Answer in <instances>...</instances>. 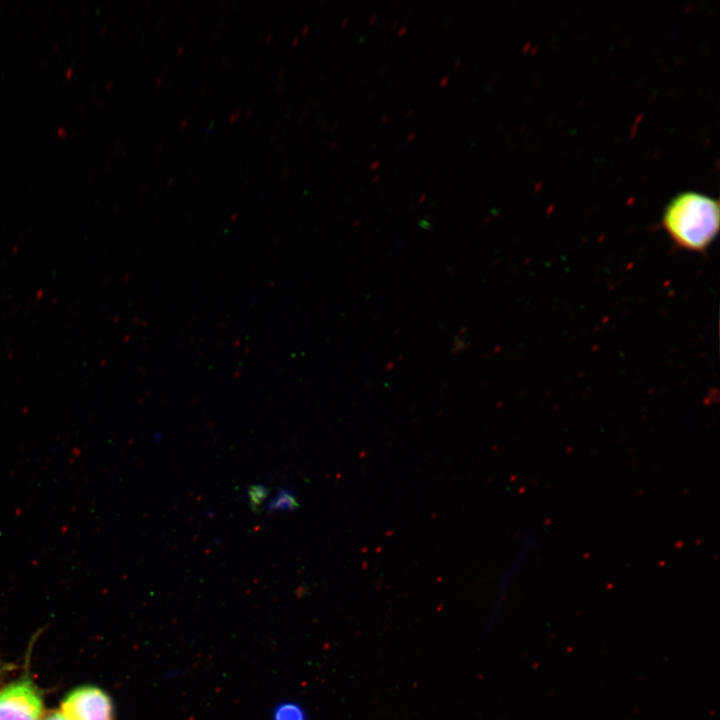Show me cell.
<instances>
[{
    "instance_id": "cell-2",
    "label": "cell",
    "mask_w": 720,
    "mask_h": 720,
    "mask_svg": "<svg viewBox=\"0 0 720 720\" xmlns=\"http://www.w3.org/2000/svg\"><path fill=\"white\" fill-rule=\"evenodd\" d=\"M43 701L29 679L14 681L0 690V720H41Z\"/></svg>"
},
{
    "instance_id": "cell-3",
    "label": "cell",
    "mask_w": 720,
    "mask_h": 720,
    "mask_svg": "<svg viewBox=\"0 0 720 720\" xmlns=\"http://www.w3.org/2000/svg\"><path fill=\"white\" fill-rule=\"evenodd\" d=\"M61 711L72 720H113L110 697L96 687L72 691L63 701Z\"/></svg>"
},
{
    "instance_id": "cell-4",
    "label": "cell",
    "mask_w": 720,
    "mask_h": 720,
    "mask_svg": "<svg viewBox=\"0 0 720 720\" xmlns=\"http://www.w3.org/2000/svg\"><path fill=\"white\" fill-rule=\"evenodd\" d=\"M298 507V500L294 491L289 488H279L273 498L266 504V510L275 511H293Z\"/></svg>"
},
{
    "instance_id": "cell-1",
    "label": "cell",
    "mask_w": 720,
    "mask_h": 720,
    "mask_svg": "<svg viewBox=\"0 0 720 720\" xmlns=\"http://www.w3.org/2000/svg\"><path fill=\"white\" fill-rule=\"evenodd\" d=\"M719 203L712 197L686 191L677 194L666 205L662 224L680 248L703 252L719 231Z\"/></svg>"
},
{
    "instance_id": "cell-6",
    "label": "cell",
    "mask_w": 720,
    "mask_h": 720,
    "mask_svg": "<svg viewBox=\"0 0 720 720\" xmlns=\"http://www.w3.org/2000/svg\"><path fill=\"white\" fill-rule=\"evenodd\" d=\"M248 500L249 504L252 507L253 510H258V508L265 502L269 490L266 486L261 484H255L251 485L248 490Z\"/></svg>"
},
{
    "instance_id": "cell-7",
    "label": "cell",
    "mask_w": 720,
    "mask_h": 720,
    "mask_svg": "<svg viewBox=\"0 0 720 720\" xmlns=\"http://www.w3.org/2000/svg\"><path fill=\"white\" fill-rule=\"evenodd\" d=\"M41 720H72L66 714L60 711H52L44 716Z\"/></svg>"
},
{
    "instance_id": "cell-5",
    "label": "cell",
    "mask_w": 720,
    "mask_h": 720,
    "mask_svg": "<svg viewBox=\"0 0 720 720\" xmlns=\"http://www.w3.org/2000/svg\"><path fill=\"white\" fill-rule=\"evenodd\" d=\"M273 720H307V714L297 703H282L275 709Z\"/></svg>"
}]
</instances>
